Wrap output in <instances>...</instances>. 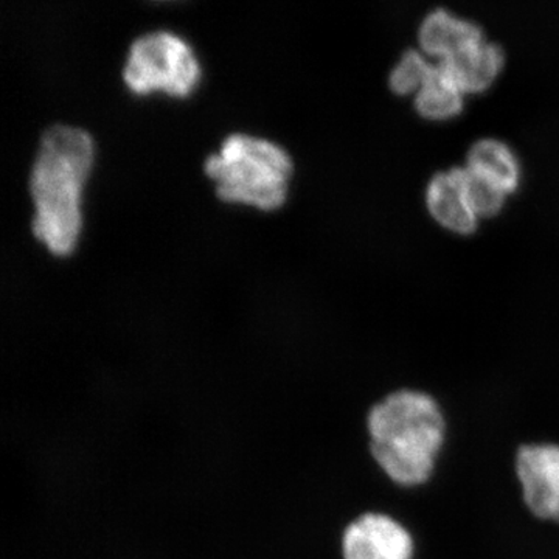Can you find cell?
Instances as JSON below:
<instances>
[{
	"label": "cell",
	"mask_w": 559,
	"mask_h": 559,
	"mask_svg": "<svg viewBox=\"0 0 559 559\" xmlns=\"http://www.w3.org/2000/svg\"><path fill=\"white\" fill-rule=\"evenodd\" d=\"M421 53L459 87L463 94L487 91L503 68L506 57L498 44L489 43L479 25L437 9L419 24Z\"/></svg>",
	"instance_id": "4"
},
{
	"label": "cell",
	"mask_w": 559,
	"mask_h": 559,
	"mask_svg": "<svg viewBox=\"0 0 559 559\" xmlns=\"http://www.w3.org/2000/svg\"><path fill=\"white\" fill-rule=\"evenodd\" d=\"M123 80L135 95L164 92L170 97L186 98L200 83L201 66L193 49L180 36L153 32L132 43Z\"/></svg>",
	"instance_id": "5"
},
{
	"label": "cell",
	"mask_w": 559,
	"mask_h": 559,
	"mask_svg": "<svg viewBox=\"0 0 559 559\" xmlns=\"http://www.w3.org/2000/svg\"><path fill=\"white\" fill-rule=\"evenodd\" d=\"M468 171L506 194L516 189L520 180L513 154L495 140H484L471 150Z\"/></svg>",
	"instance_id": "9"
},
{
	"label": "cell",
	"mask_w": 559,
	"mask_h": 559,
	"mask_svg": "<svg viewBox=\"0 0 559 559\" xmlns=\"http://www.w3.org/2000/svg\"><path fill=\"white\" fill-rule=\"evenodd\" d=\"M433 62L425 53L407 50L390 73V90L399 95L417 94L432 72Z\"/></svg>",
	"instance_id": "11"
},
{
	"label": "cell",
	"mask_w": 559,
	"mask_h": 559,
	"mask_svg": "<svg viewBox=\"0 0 559 559\" xmlns=\"http://www.w3.org/2000/svg\"><path fill=\"white\" fill-rule=\"evenodd\" d=\"M513 471L530 516L559 527V443L525 441L514 451Z\"/></svg>",
	"instance_id": "6"
},
{
	"label": "cell",
	"mask_w": 559,
	"mask_h": 559,
	"mask_svg": "<svg viewBox=\"0 0 559 559\" xmlns=\"http://www.w3.org/2000/svg\"><path fill=\"white\" fill-rule=\"evenodd\" d=\"M433 62V61H432ZM418 112L429 120H447L457 116L463 106V92L433 62L429 79L415 98Z\"/></svg>",
	"instance_id": "10"
},
{
	"label": "cell",
	"mask_w": 559,
	"mask_h": 559,
	"mask_svg": "<svg viewBox=\"0 0 559 559\" xmlns=\"http://www.w3.org/2000/svg\"><path fill=\"white\" fill-rule=\"evenodd\" d=\"M466 176H468L471 201H473L477 215H492V213L499 212L506 193L496 189V187L489 186L485 180L477 178L468 170H466Z\"/></svg>",
	"instance_id": "12"
},
{
	"label": "cell",
	"mask_w": 559,
	"mask_h": 559,
	"mask_svg": "<svg viewBox=\"0 0 559 559\" xmlns=\"http://www.w3.org/2000/svg\"><path fill=\"white\" fill-rule=\"evenodd\" d=\"M94 159V140L80 128L57 124L40 138L31 173L32 230L53 255L68 257L76 248L83 227L81 194Z\"/></svg>",
	"instance_id": "2"
},
{
	"label": "cell",
	"mask_w": 559,
	"mask_h": 559,
	"mask_svg": "<svg viewBox=\"0 0 559 559\" xmlns=\"http://www.w3.org/2000/svg\"><path fill=\"white\" fill-rule=\"evenodd\" d=\"M417 543L403 522L385 511H366L342 535L344 559H415Z\"/></svg>",
	"instance_id": "7"
},
{
	"label": "cell",
	"mask_w": 559,
	"mask_h": 559,
	"mask_svg": "<svg viewBox=\"0 0 559 559\" xmlns=\"http://www.w3.org/2000/svg\"><path fill=\"white\" fill-rule=\"evenodd\" d=\"M204 170L221 201L272 212L285 204L293 160L277 143L235 134L205 160Z\"/></svg>",
	"instance_id": "3"
},
{
	"label": "cell",
	"mask_w": 559,
	"mask_h": 559,
	"mask_svg": "<svg viewBox=\"0 0 559 559\" xmlns=\"http://www.w3.org/2000/svg\"><path fill=\"white\" fill-rule=\"evenodd\" d=\"M428 204L433 218L452 231L469 234L476 227L477 213L471 201L466 171L437 176L429 186Z\"/></svg>",
	"instance_id": "8"
},
{
	"label": "cell",
	"mask_w": 559,
	"mask_h": 559,
	"mask_svg": "<svg viewBox=\"0 0 559 559\" xmlns=\"http://www.w3.org/2000/svg\"><path fill=\"white\" fill-rule=\"evenodd\" d=\"M369 452L390 484L418 488L436 476L448 441V419L439 401L421 390L389 393L366 418Z\"/></svg>",
	"instance_id": "1"
}]
</instances>
